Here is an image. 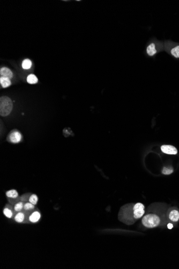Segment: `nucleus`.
<instances>
[{
  "label": "nucleus",
  "instance_id": "obj_4",
  "mask_svg": "<svg viewBox=\"0 0 179 269\" xmlns=\"http://www.w3.org/2000/svg\"><path fill=\"white\" fill-rule=\"evenodd\" d=\"M144 206L142 203H136L134 205L133 210H134V218L135 219H138L143 216L144 213Z\"/></svg>",
  "mask_w": 179,
  "mask_h": 269
},
{
  "label": "nucleus",
  "instance_id": "obj_5",
  "mask_svg": "<svg viewBox=\"0 0 179 269\" xmlns=\"http://www.w3.org/2000/svg\"><path fill=\"white\" fill-rule=\"evenodd\" d=\"M162 152L167 154L175 155L178 153V150L176 148L172 145H163L161 147Z\"/></svg>",
  "mask_w": 179,
  "mask_h": 269
},
{
  "label": "nucleus",
  "instance_id": "obj_21",
  "mask_svg": "<svg viewBox=\"0 0 179 269\" xmlns=\"http://www.w3.org/2000/svg\"><path fill=\"white\" fill-rule=\"evenodd\" d=\"M167 227H168V229H171L173 227V225H172V224H168V225H167Z\"/></svg>",
  "mask_w": 179,
  "mask_h": 269
},
{
  "label": "nucleus",
  "instance_id": "obj_20",
  "mask_svg": "<svg viewBox=\"0 0 179 269\" xmlns=\"http://www.w3.org/2000/svg\"><path fill=\"white\" fill-rule=\"evenodd\" d=\"M34 208V206L32 204L30 203H27L24 205V210L26 211L32 210Z\"/></svg>",
  "mask_w": 179,
  "mask_h": 269
},
{
  "label": "nucleus",
  "instance_id": "obj_3",
  "mask_svg": "<svg viewBox=\"0 0 179 269\" xmlns=\"http://www.w3.org/2000/svg\"><path fill=\"white\" fill-rule=\"evenodd\" d=\"M166 49L169 50V53L175 58H179V44L169 42L165 44Z\"/></svg>",
  "mask_w": 179,
  "mask_h": 269
},
{
  "label": "nucleus",
  "instance_id": "obj_13",
  "mask_svg": "<svg viewBox=\"0 0 179 269\" xmlns=\"http://www.w3.org/2000/svg\"><path fill=\"white\" fill-rule=\"evenodd\" d=\"M7 196L9 198H16L18 197V192L15 190H11L6 193Z\"/></svg>",
  "mask_w": 179,
  "mask_h": 269
},
{
  "label": "nucleus",
  "instance_id": "obj_6",
  "mask_svg": "<svg viewBox=\"0 0 179 269\" xmlns=\"http://www.w3.org/2000/svg\"><path fill=\"white\" fill-rule=\"evenodd\" d=\"M9 139L11 142L17 144L22 139V135L18 130H14L10 134Z\"/></svg>",
  "mask_w": 179,
  "mask_h": 269
},
{
  "label": "nucleus",
  "instance_id": "obj_12",
  "mask_svg": "<svg viewBox=\"0 0 179 269\" xmlns=\"http://www.w3.org/2000/svg\"><path fill=\"white\" fill-rule=\"evenodd\" d=\"M27 81L30 84H36L38 82V78L36 77V76L34 74H30L28 75L27 78Z\"/></svg>",
  "mask_w": 179,
  "mask_h": 269
},
{
  "label": "nucleus",
  "instance_id": "obj_19",
  "mask_svg": "<svg viewBox=\"0 0 179 269\" xmlns=\"http://www.w3.org/2000/svg\"><path fill=\"white\" fill-rule=\"evenodd\" d=\"M173 168H168L164 167L162 170V173L164 175H170L173 172Z\"/></svg>",
  "mask_w": 179,
  "mask_h": 269
},
{
  "label": "nucleus",
  "instance_id": "obj_17",
  "mask_svg": "<svg viewBox=\"0 0 179 269\" xmlns=\"http://www.w3.org/2000/svg\"><path fill=\"white\" fill-rule=\"evenodd\" d=\"M23 208H24L23 203V202H18V203H17L15 205L14 210H15V211H16V212H20L22 210Z\"/></svg>",
  "mask_w": 179,
  "mask_h": 269
},
{
  "label": "nucleus",
  "instance_id": "obj_18",
  "mask_svg": "<svg viewBox=\"0 0 179 269\" xmlns=\"http://www.w3.org/2000/svg\"><path fill=\"white\" fill-rule=\"evenodd\" d=\"M3 213L8 218H11L13 215L12 212L8 208H4V210H3Z\"/></svg>",
  "mask_w": 179,
  "mask_h": 269
},
{
  "label": "nucleus",
  "instance_id": "obj_11",
  "mask_svg": "<svg viewBox=\"0 0 179 269\" xmlns=\"http://www.w3.org/2000/svg\"><path fill=\"white\" fill-rule=\"evenodd\" d=\"M40 218V214L38 212L36 211L31 214L29 220L31 222H36L38 221Z\"/></svg>",
  "mask_w": 179,
  "mask_h": 269
},
{
  "label": "nucleus",
  "instance_id": "obj_9",
  "mask_svg": "<svg viewBox=\"0 0 179 269\" xmlns=\"http://www.w3.org/2000/svg\"><path fill=\"white\" fill-rule=\"evenodd\" d=\"M146 52L148 54L151 56H154L157 53L158 51L154 43H152L151 44L149 45L148 47H147Z\"/></svg>",
  "mask_w": 179,
  "mask_h": 269
},
{
  "label": "nucleus",
  "instance_id": "obj_16",
  "mask_svg": "<svg viewBox=\"0 0 179 269\" xmlns=\"http://www.w3.org/2000/svg\"><path fill=\"white\" fill-rule=\"evenodd\" d=\"M38 201V197L36 196V194L31 195L30 199H29V202L30 203L32 204L33 205H34L37 204Z\"/></svg>",
  "mask_w": 179,
  "mask_h": 269
},
{
  "label": "nucleus",
  "instance_id": "obj_8",
  "mask_svg": "<svg viewBox=\"0 0 179 269\" xmlns=\"http://www.w3.org/2000/svg\"><path fill=\"white\" fill-rule=\"evenodd\" d=\"M0 74L1 76V77L8 78L9 79H10L13 77V74L11 72V70L7 67H3L1 69Z\"/></svg>",
  "mask_w": 179,
  "mask_h": 269
},
{
  "label": "nucleus",
  "instance_id": "obj_2",
  "mask_svg": "<svg viewBox=\"0 0 179 269\" xmlns=\"http://www.w3.org/2000/svg\"><path fill=\"white\" fill-rule=\"evenodd\" d=\"M160 222L161 219L160 217L154 214H147L142 219L143 225L149 228L156 227L160 225Z\"/></svg>",
  "mask_w": 179,
  "mask_h": 269
},
{
  "label": "nucleus",
  "instance_id": "obj_1",
  "mask_svg": "<svg viewBox=\"0 0 179 269\" xmlns=\"http://www.w3.org/2000/svg\"><path fill=\"white\" fill-rule=\"evenodd\" d=\"M13 108L11 99L7 96H2L0 98V115L1 116H8Z\"/></svg>",
  "mask_w": 179,
  "mask_h": 269
},
{
  "label": "nucleus",
  "instance_id": "obj_10",
  "mask_svg": "<svg viewBox=\"0 0 179 269\" xmlns=\"http://www.w3.org/2000/svg\"><path fill=\"white\" fill-rule=\"evenodd\" d=\"M0 83L1 86L4 88H8V86L11 85V81L8 78H4V77H1L0 78Z\"/></svg>",
  "mask_w": 179,
  "mask_h": 269
},
{
  "label": "nucleus",
  "instance_id": "obj_7",
  "mask_svg": "<svg viewBox=\"0 0 179 269\" xmlns=\"http://www.w3.org/2000/svg\"><path fill=\"white\" fill-rule=\"evenodd\" d=\"M168 218L172 222H178L179 220V211L176 209L172 210L168 213Z\"/></svg>",
  "mask_w": 179,
  "mask_h": 269
},
{
  "label": "nucleus",
  "instance_id": "obj_14",
  "mask_svg": "<svg viewBox=\"0 0 179 269\" xmlns=\"http://www.w3.org/2000/svg\"><path fill=\"white\" fill-rule=\"evenodd\" d=\"M32 66V62L30 60L26 59H25L22 63L23 68L25 69V70H28L31 68V67Z\"/></svg>",
  "mask_w": 179,
  "mask_h": 269
},
{
  "label": "nucleus",
  "instance_id": "obj_15",
  "mask_svg": "<svg viewBox=\"0 0 179 269\" xmlns=\"http://www.w3.org/2000/svg\"><path fill=\"white\" fill-rule=\"evenodd\" d=\"M15 219L18 222H22L25 219V215L22 212H19L18 214H17L16 216L15 217Z\"/></svg>",
  "mask_w": 179,
  "mask_h": 269
}]
</instances>
